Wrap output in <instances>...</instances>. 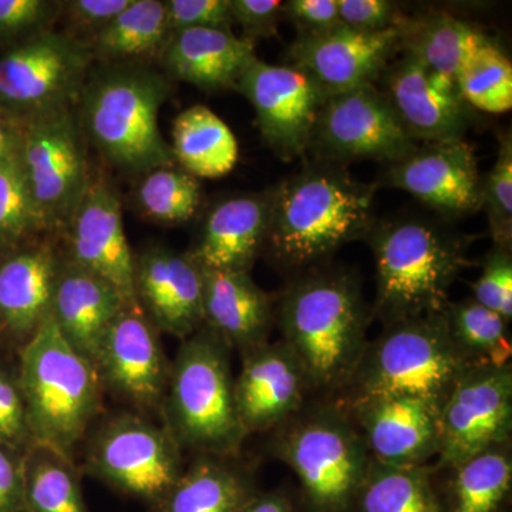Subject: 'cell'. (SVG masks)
I'll return each mask as SVG.
<instances>
[{"label":"cell","mask_w":512,"mask_h":512,"mask_svg":"<svg viewBox=\"0 0 512 512\" xmlns=\"http://www.w3.org/2000/svg\"><path fill=\"white\" fill-rule=\"evenodd\" d=\"M134 292L158 332L184 340L205 325L201 271L187 252L153 244L134 254Z\"/></svg>","instance_id":"44dd1931"},{"label":"cell","mask_w":512,"mask_h":512,"mask_svg":"<svg viewBox=\"0 0 512 512\" xmlns=\"http://www.w3.org/2000/svg\"><path fill=\"white\" fill-rule=\"evenodd\" d=\"M0 444L28 453L35 447L18 375L0 369Z\"/></svg>","instance_id":"b9f144b4"},{"label":"cell","mask_w":512,"mask_h":512,"mask_svg":"<svg viewBox=\"0 0 512 512\" xmlns=\"http://www.w3.org/2000/svg\"><path fill=\"white\" fill-rule=\"evenodd\" d=\"M399 50L397 28L359 32L340 23L312 35H299L289 49L291 66L318 84L326 96L375 83Z\"/></svg>","instance_id":"d6986e66"},{"label":"cell","mask_w":512,"mask_h":512,"mask_svg":"<svg viewBox=\"0 0 512 512\" xmlns=\"http://www.w3.org/2000/svg\"><path fill=\"white\" fill-rule=\"evenodd\" d=\"M63 255L72 264L113 286L128 303L134 292V252L124 231L119 191L96 171L82 202L62 235Z\"/></svg>","instance_id":"9a60e30c"},{"label":"cell","mask_w":512,"mask_h":512,"mask_svg":"<svg viewBox=\"0 0 512 512\" xmlns=\"http://www.w3.org/2000/svg\"><path fill=\"white\" fill-rule=\"evenodd\" d=\"M237 512H296L292 501L285 494L255 493Z\"/></svg>","instance_id":"f907efd6"},{"label":"cell","mask_w":512,"mask_h":512,"mask_svg":"<svg viewBox=\"0 0 512 512\" xmlns=\"http://www.w3.org/2000/svg\"><path fill=\"white\" fill-rule=\"evenodd\" d=\"M470 366L448 335L443 313L419 316L390 323L367 342L343 392L345 399L406 396L441 407Z\"/></svg>","instance_id":"ba28073f"},{"label":"cell","mask_w":512,"mask_h":512,"mask_svg":"<svg viewBox=\"0 0 512 512\" xmlns=\"http://www.w3.org/2000/svg\"><path fill=\"white\" fill-rule=\"evenodd\" d=\"M131 2L133 0H66L60 8V18L66 23L63 32L89 46Z\"/></svg>","instance_id":"7bdbcfd3"},{"label":"cell","mask_w":512,"mask_h":512,"mask_svg":"<svg viewBox=\"0 0 512 512\" xmlns=\"http://www.w3.org/2000/svg\"><path fill=\"white\" fill-rule=\"evenodd\" d=\"M181 451L164 426L140 413H119L90 437L86 470L157 510L183 476Z\"/></svg>","instance_id":"30bf717a"},{"label":"cell","mask_w":512,"mask_h":512,"mask_svg":"<svg viewBox=\"0 0 512 512\" xmlns=\"http://www.w3.org/2000/svg\"><path fill=\"white\" fill-rule=\"evenodd\" d=\"M52 235L0 255V330L22 346L52 312L62 251Z\"/></svg>","instance_id":"603a6c76"},{"label":"cell","mask_w":512,"mask_h":512,"mask_svg":"<svg viewBox=\"0 0 512 512\" xmlns=\"http://www.w3.org/2000/svg\"><path fill=\"white\" fill-rule=\"evenodd\" d=\"M104 390H110L138 412L161 410L171 365L140 305H128L111 323L96 362Z\"/></svg>","instance_id":"2e32d148"},{"label":"cell","mask_w":512,"mask_h":512,"mask_svg":"<svg viewBox=\"0 0 512 512\" xmlns=\"http://www.w3.org/2000/svg\"><path fill=\"white\" fill-rule=\"evenodd\" d=\"M443 318L448 335L470 365H511L510 326L498 313L468 298L448 303Z\"/></svg>","instance_id":"836d02e7"},{"label":"cell","mask_w":512,"mask_h":512,"mask_svg":"<svg viewBox=\"0 0 512 512\" xmlns=\"http://www.w3.org/2000/svg\"><path fill=\"white\" fill-rule=\"evenodd\" d=\"M396 28L404 55L454 80L467 60L491 42L474 26L446 13L402 18Z\"/></svg>","instance_id":"83f0119b"},{"label":"cell","mask_w":512,"mask_h":512,"mask_svg":"<svg viewBox=\"0 0 512 512\" xmlns=\"http://www.w3.org/2000/svg\"><path fill=\"white\" fill-rule=\"evenodd\" d=\"M60 8L62 2L57 0H0V46L5 50L55 29Z\"/></svg>","instance_id":"ab89813d"},{"label":"cell","mask_w":512,"mask_h":512,"mask_svg":"<svg viewBox=\"0 0 512 512\" xmlns=\"http://www.w3.org/2000/svg\"><path fill=\"white\" fill-rule=\"evenodd\" d=\"M383 185L409 192L444 217L481 210L483 178L476 151L463 138L417 146L390 164L383 174Z\"/></svg>","instance_id":"e0dca14e"},{"label":"cell","mask_w":512,"mask_h":512,"mask_svg":"<svg viewBox=\"0 0 512 512\" xmlns=\"http://www.w3.org/2000/svg\"><path fill=\"white\" fill-rule=\"evenodd\" d=\"M473 299L508 323L512 319V254L493 247L485 256L483 272L473 285Z\"/></svg>","instance_id":"60d3db41"},{"label":"cell","mask_w":512,"mask_h":512,"mask_svg":"<svg viewBox=\"0 0 512 512\" xmlns=\"http://www.w3.org/2000/svg\"><path fill=\"white\" fill-rule=\"evenodd\" d=\"M282 16L291 20L299 35L325 32L340 25L338 0H289Z\"/></svg>","instance_id":"c3c4849f"},{"label":"cell","mask_w":512,"mask_h":512,"mask_svg":"<svg viewBox=\"0 0 512 512\" xmlns=\"http://www.w3.org/2000/svg\"><path fill=\"white\" fill-rule=\"evenodd\" d=\"M229 348L208 326L184 339L170 369L161 413L181 450L232 458L248 434L235 403Z\"/></svg>","instance_id":"8992f818"},{"label":"cell","mask_w":512,"mask_h":512,"mask_svg":"<svg viewBox=\"0 0 512 512\" xmlns=\"http://www.w3.org/2000/svg\"><path fill=\"white\" fill-rule=\"evenodd\" d=\"M18 380L35 446L73 461L101 409L96 366L63 338L49 316L22 346Z\"/></svg>","instance_id":"5b68a950"},{"label":"cell","mask_w":512,"mask_h":512,"mask_svg":"<svg viewBox=\"0 0 512 512\" xmlns=\"http://www.w3.org/2000/svg\"><path fill=\"white\" fill-rule=\"evenodd\" d=\"M175 164L195 178H221L237 165L238 141L231 128L202 104L188 107L174 119Z\"/></svg>","instance_id":"f546056e"},{"label":"cell","mask_w":512,"mask_h":512,"mask_svg":"<svg viewBox=\"0 0 512 512\" xmlns=\"http://www.w3.org/2000/svg\"><path fill=\"white\" fill-rule=\"evenodd\" d=\"M376 184L357 181L340 164L320 161L272 190L265 248L282 268L303 271L365 238Z\"/></svg>","instance_id":"6da1fadb"},{"label":"cell","mask_w":512,"mask_h":512,"mask_svg":"<svg viewBox=\"0 0 512 512\" xmlns=\"http://www.w3.org/2000/svg\"><path fill=\"white\" fill-rule=\"evenodd\" d=\"M511 430V365H471L441 404L434 468L457 466L487 448L507 443Z\"/></svg>","instance_id":"4fadbf2b"},{"label":"cell","mask_w":512,"mask_h":512,"mask_svg":"<svg viewBox=\"0 0 512 512\" xmlns=\"http://www.w3.org/2000/svg\"><path fill=\"white\" fill-rule=\"evenodd\" d=\"M340 23L359 32H382L402 19L389 0H338Z\"/></svg>","instance_id":"f6af8a7d"},{"label":"cell","mask_w":512,"mask_h":512,"mask_svg":"<svg viewBox=\"0 0 512 512\" xmlns=\"http://www.w3.org/2000/svg\"><path fill=\"white\" fill-rule=\"evenodd\" d=\"M140 214L147 220L163 225L188 222L202 202V185L194 175L178 165L156 168L141 175L134 192Z\"/></svg>","instance_id":"d590c367"},{"label":"cell","mask_w":512,"mask_h":512,"mask_svg":"<svg viewBox=\"0 0 512 512\" xmlns=\"http://www.w3.org/2000/svg\"><path fill=\"white\" fill-rule=\"evenodd\" d=\"M26 512H89L73 461L49 447L26 453Z\"/></svg>","instance_id":"e575fe53"},{"label":"cell","mask_w":512,"mask_h":512,"mask_svg":"<svg viewBox=\"0 0 512 512\" xmlns=\"http://www.w3.org/2000/svg\"><path fill=\"white\" fill-rule=\"evenodd\" d=\"M362 434L370 458L389 466H430L440 447V407L406 396L340 400Z\"/></svg>","instance_id":"ac0fdd59"},{"label":"cell","mask_w":512,"mask_h":512,"mask_svg":"<svg viewBox=\"0 0 512 512\" xmlns=\"http://www.w3.org/2000/svg\"><path fill=\"white\" fill-rule=\"evenodd\" d=\"M443 471L448 473L446 488H437L443 512H498L511 491L510 441Z\"/></svg>","instance_id":"1f68e13d"},{"label":"cell","mask_w":512,"mask_h":512,"mask_svg":"<svg viewBox=\"0 0 512 512\" xmlns=\"http://www.w3.org/2000/svg\"><path fill=\"white\" fill-rule=\"evenodd\" d=\"M274 451L298 477L308 512H352L372 458L345 404L303 406L276 429Z\"/></svg>","instance_id":"52a82bcc"},{"label":"cell","mask_w":512,"mask_h":512,"mask_svg":"<svg viewBox=\"0 0 512 512\" xmlns=\"http://www.w3.org/2000/svg\"><path fill=\"white\" fill-rule=\"evenodd\" d=\"M171 33L188 29H231L229 0H164Z\"/></svg>","instance_id":"ee69618b"},{"label":"cell","mask_w":512,"mask_h":512,"mask_svg":"<svg viewBox=\"0 0 512 512\" xmlns=\"http://www.w3.org/2000/svg\"><path fill=\"white\" fill-rule=\"evenodd\" d=\"M255 59L254 42L235 36L231 29L201 28L171 33L158 63L170 80L221 92L235 89Z\"/></svg>","instance_id":"4316f807"},{"label":"cell","mask_w":512,"mask_h":512,"mask_svg":"<svg viewBox=\"0 0 512 512\" xmlns=\"http://www.w3.org/2000/svg\"><path fill=\"white\" fill-rule=\"evenodd\" d=\"M205 326L217 333L229 350L241 355L268 343L275 322L271 296L248 272L201 269Z\"/></svg>","instance_id":"d4e9b609"},{"label":"cell","mask_w":512,"mask_h":512,"mask_svg":"<svg viewBox=\"0 0 512 512\" xmlns=\"http://www.w3.org/2000/svg\"><path fill=\"white\" fill-rule=\"evenodd\" d=\"M417 147L375 83L326 97L311 150L326 163L376 160L392 164Z\"/></svg>","instance_id":"7c38bea8"},{"label":"cell","mask_w":512,"mask_h":512,"mask_svg":"<svg viewBox=\"0 0 512 512\" xmlns=\"http://www.w3.org/2000/svg\"><path fill=\"white\" fill-rule=\"evenodd\" d=\"M234 380L235 403L245 433L276 430L305 406L311 384L285 342L265 343L242 355Z\"/></svg>","instance_id":"7402d4cb"},{"label":"cell","mask_w":512,"mask_h":512,"mask_svg":"<svg viewBox=\"0 0 512 512\" xmlns=\"http://www.w3.org/2000/svg\"><path fill=\"white\" fill-rule=\"evenodd\" d=\"M383 74V94L414 141L463 138L470 107L456 80L407 55L387 64Z\"/></svg>","instance_id":"ffe728a7"},{"label":"cell","mask_w":512,"mask_h":512,"mask_svg":"<svg viewBox=\"0 0 512 512\" xmlns=\"http://www.w3.org/2000/svg\"><path fill=\"white\" fill-rule=\"evenodd\" d=\"M76 109L23 120L19 160L47 235L62 237L93 170Z\"/></svg>","instance_id":"9c48e42d"},{"label":"cell","mask_w":512,"mask_h":512,"mask_svg":"<svg viewBox=\"0 0 512 512\" xmlns=\"http://www.w3.org/2000/svg\"><path fill=\"white\" fill-rule=\"evenodd\" d=\"M23 120L0 106V164L19 150Z\"/></svg>","instance_id":"681fc988"},{"label":"cell","mask_w":512,"mask_h":512,"mask_svg":"<svg viewBox=\"0 0 512 512\" xmlns=\"http://www.w3.org/2000/svg\"><path fill=\"white\" fill-rule=\"evenodd\" d=\"M163 0H133L89 43L94 63L151 64L170 40Z\"/></svg>","instance_id":"f1b7e54d"},{"label":"cell","mask_w":512,"mask_h":512,"mask_svg":"<svg viewBox=\"0 0 512 512\" xmlns=\"http://www.w3.org/2000/svg\"><path fill=\"white\" fill-rule=\"evenodd\" d=\"M370 312L359 282L343 271H308L275 305L282 342L305 370L312 390L348 387L365 352Z\"/></svg>","instance_id":"7a4b0ae2"},{"label":"cell","mask_w":512,"mask_h":512,"mask_svg":"<svg viewBox=\"0 0 512 512\" xmlns=\"http://www.w3.org/2000/svg\"><path fill=\"white\" fill-rule=\"evenodd\" d=\"M376 262L373 313L384 326L443 313L450 289L468 265V242L431 221L373 222L366 237Z\"/></svg>","instance_id":"277c9868"},{"label":"cell","mask_w":512,"mask_h":512,"mask_svg":"<svg viewBox=\"0 0 512 512\" xmlns=\"http://www.w3.org/2000/svg\"><path fill=\"white\" fill-rule=\"evenodd\" d=\"M26 453L0 444V512H26Z\"/></svg>","instance_id":"7dc6e473"},{"label":"cell","mask_w":512,"mask_h":512,"mask_svg":"<svg viewBox=\"0 0 512 512\" xmlns=\"http://www.w3.org/2000/svg\"><path fill=\"white\" fill-rule=\"evenodd\" d=\"M481 210L490 225L494 247L512 249V138L505 133L500 138L497 160L483 180Z\"/></svg>","instance_id":"f35d334b"},{"label":"cell","mask_w":512,"mask_h":512,"mask_svg":"<svg viewBox=\"0 0 512 512\" xmlns=\"http://www.w3.org/2000/svg\"><path fill=\"white\" fill-rule=\"evenodd\" d=\"M171 80L151 64L92 67L76 113L87 143L117 170L141 175L175 164L158 124Z\"/></svg>","instance_id":"3957f363"},{"label":"cell","mask_w":512,"mask_h":512,"mask_svg":"<svg viewBox=\"0 0 512 512\" xmlns=\"http://www.w3.org/2000/svg\"><path fill=\"white\" fill-rule=\"evenodd\" d=\"M231 458L198 456L156 512H237L256 493Z\"/></svg>","instance_id":"4dcf8cb0"},{"label":"cell","mask_w":512,"mask_h":512,"mask_svg":"<svg viewBox=\"0 0 512 512\" xmlns=\"http://www.w3.org/2000/svg\"><path fill=\"white\" fill-rule=\"evenodd\" d=\"M352 512H443L434 466H389L372 460Z\"/></svg>","instance_id":"d6a6232c"},{"label":"cell","mask_w":512,"mask_h":512,"mask_svg":"<svg viewBox=\"0 0 512 512\" xmlns=\"http://www.w3.org/2000/svg\"><path fill=\"white\" fill-rule=\"evenodd\" d=\"M235 90L254 107L261 136L276 156L291 161L309 150L316 119L328 96L308 74L256 57Z\"/></svg>","instance_id":"5bb4252c"},{"label":"cell","mask_w":512,"mask_h":512,"mask_svg":"<svg viewBox=\"0 0 512 512\" xmlns=\"http://www.w3.org/2000/svg\"><path fill=\"white\" fill-rule=\"evenodd\" d=\"M271 204L272 190L215 202L187 254L201 269L251 274L256 258L265 249Z\"/></svg>","instance_id":"cb8c5ba5"},{"label":"cell","mask_w":512,"mask_h":512,"mask_svg":"<svg viewBox=\"0 0 512 512\" xmlns=\"http://www.w3.org/2000/svg\"><path fill=\"white\" fill-rule=\"evenodd\" d=\"M43 235L47 234L16 151L0 164V255Z\"/></svg>","instance_id":"74e56055"},{"label":"cell","mask_w":512,"mask_h":512,"mask_svg":"<svg viewBox=\"0 0 512 512\" xmlns=\"http://www.w3.org/2000/svg\"><path fill=\"white\" fill-rule=\"evenodd\" d=\"M456 83L468 107L490 114L512 109V64L493 42L480 47L467 60Z\"/></svg>","instance_id":"8d00e7d4"},{"label":"cell","mask_w":512,"mask_h":512,"mask_svg":"<svg viewBox=\"0 0 512 512\" xmlns=\"http://www.w3.org/2000/svg\"><path fill=\"white\" fill-rule=\"evenodd\" d=\"M128 305L137 303H128L113 286L72 264L62 251L50 316L63 338L93 365L111 323Z\"/></svg>","instance_id":"484cf974"},{"label":"cell","mask_w":512,"mask_h":512,"mask_svg":"<svg viewBox=\"0 0 512 512\" xmlns=\"http://www.w3.org/2000/svg\"><path fill=\"white\" fill-rule=\"evenodd\" d=\"M279 0H229L232 22L238 23L244 39L255 42L276 35L282 16Z\"/></svg>","instance_id":"bcb514c9"},{"label":"cell","mask_w":512,"mask_h":512,"mask_svg":"<svg viewBox=\"0 0 512 512\" xmlns=\"http://www.w3.org/2000/svg\"><path fill=\"white\" fill-rule=\"evenodd\" d=\"M94 66L90 47L50 29L0 53V106L26 120L76 109Z\"/></svg>","instance_id":"8fae6325"}]
</instances>
